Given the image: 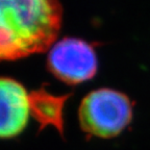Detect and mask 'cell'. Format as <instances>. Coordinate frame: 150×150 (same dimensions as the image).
Here are the masks:
<instances>
[{"label":"cell","instance_id":"5b68a950","mask_svg":"<svg viewBox=\"0 0 150 150\" xmlns=\"http://www.w3.org/2000/svg\"><path fill=\"white\" fill-rule=\"evenodd\" d=\"M68 98L69 95H54L44 88L29 93L30 114L41 129L52 126L61 134H64V106Z\"/></svg>","mask_w":150,"mask_h":150},{"label":"cell","instance_id":"6da1fadb","mask_svg":"<svg viewBox=\"0 0 150 150\" xmlns=\"http://www.w3.org/2000/svg\"><path fill=\"white\" fill-rule=\"evenodd\" d=\"M63 8L52 0H0V61H14L52 46Z\"/></svg>","mask_w":150,"mask_h":150},{"label":"cell","instance_id":"3957f363","mask_svg":"<svg viewBox=\"0 0 150 150\" xmlns=\"http://www.w3.org/2000/svg\"><path fill=\"white\" fill-rule=\"evenodd\" d=\"M47 65L56 78L69 84L91 79L98 69L93 46L77 38H64L52 45Z\"/></svg>","mask_w":150,"mask_h":150},{"label":"cell","instance_id":"7a4b0ae2","mask_svg":"<svg viewBox=\"0 0 150 150\" xmlns=\"http://www.w3.org/2000/svg\"><path fill=\"white\" fill-rule=\"evenodd\" d=\"M132 110L134 104L124 93L106 88L98 89L82 99L78 110L79 123L90 136L114 138L128 126Z\"/></svg>","mask_w":150,"mask_h":150},{"label":"cell","instance_id":"277c9868","mask_svg":"<svg viewBox=\"0 0 150 150\" xmlns=\"http://www.w3.org/2000/svg\"><path fill=\"white\" fill-rule=\"evenodd\" d=\"M30 115L29 93L17 80L0 77V139L20 134Z\"/></svg>","mask_w":150,"mask_h":150}]
</instances>
